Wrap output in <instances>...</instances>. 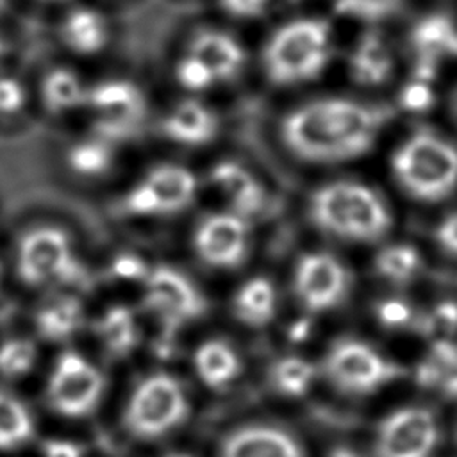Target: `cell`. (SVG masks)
Here are the masks:
<instances>
[{"mask_svg": "<svg viewBox=\"0 0 457 457\" xmlns=\"http://www.w3.org/2000/svg\"><path fill=\"white\" fill-rule=\"evenodd\" d=\"M193 366L202 384L211 389L227 387L241 373V359L225 339L204 341L195 350Z\"/></svg>", "mask_w": 457, "mask_h": 457, "instance_id": "19", "label": "cell"}, {"mask_svg": "<svg viewBox=\"0 0 457 457\" xmlns=\"http://www.w3.org/2000/svg\"><path fill=\"white\" fill-rule=\"evenodd\" d=\"M375 273L393 287L414 284L423 273L421 252L411 243H391L378 250L373 261Z\"/></svg>", "mask_w": 457, "mask_h": 457, "instance_id": "22", "label": "cell"}, {"mask_svg": "<svg viewBox=\"0 0 457 457\" xmlns=\"http://www.w3.org/2000/svg\"><path fill=\"white\" fill-rule=\"evenodd\" d=\"M43 457H82V448L68 439H46L41 446Z\"/></svg>", "mask_w": 457, "mask_h": 457, "instance_id": "38", "label": "cell"}, {"mask_svg": "<svg viewBox=\"0 0 457 457\" xmlns=\"http://www.w3.org/2000/svg\"><path fill=\"white\" fill-rule=\"evenodd\" d=\"M328 457H362L359 452L352 450V448H346V446H339V448H334L330 452Z\"/></svg>", "mask_w": 457, "mask_h": 457, "instance_id": "40", "label": "cell"}, {"mask_svg": "<svg viewBox=\"0 0 457 457\" xmlns=\"http://www.w3.org/2000/svg\"><path fill=\"white\" fill-rule=\"evenodd\" d=\"M248 243L246 218L234 211L205 216L193 234V246L200 261L218 270L237 268L246 259Z\"/></svg>", "mask_w": 457, "mask_h": 457, "instance_id": "12", "label": "cell"}, {"mask_svg": "<svg viewBox=\"0 0 457 457\" xmlns=\"http://www.w3.org/2000/svg\"><path fill=\"white\" fill-rule=\"evenodd\" d=\"M162 130L177 143L196 146L216 136L218 120L204 104L196 100H182L164 118Z\"/></svg>", "mask_w": 457, "mask_h": 457, "instance_id": "17", "label": "cell"}, {"mask_svg": "<svg viewBox=\"0 0 457 457\" xmlns=\"http://www.w3.org/2000/svg\"><path fill=\"white\" fill-rule=\"evenodd\" d=\"M382 109L348 98H321L291 111L282 123L289 150L311 162H337L366 154L382 125Z\"/></svg>", "mask_w": 457, "mask_h": 457, "instance_id": "1", "label": "cell"}, {"mask_svg": "<svg viewBox=\"0 0 457 457\" xmlns=\"http://www.w3.org/2000/svg\"><path fill=\"white\" fill-rule=\"evenodd\" d=\"M0 48H2V45H0Z\"/></svg>", "mask_w": 457, "mask_h": 457, "instance_id": "44", "label": "cell"}, {"mask_svg": "<svg viewBox=\"0 0 457 457\" xmlns=\"http://www.w3.org/2000/svg\"><path fill=\"white\" fill-rule=\"evenodd\" d=\"M196 195L195 175L180 164L150 170L125 196L123 207L136 216L170 214L187 207Z\"/></svg>", "mask_w": 457, "mask_h": 457, "instance_id": "11", "label": "cell"}, {"mask_svg": "<svg viewBox=\"0 0 457 457\" xmlns=\"http://www.w3.org/2000/svg\"><path fill=\"white\" fill-rule=\"evenodd\" d=\"M77 270L70 236L59 227H36L23 234L16 252L18 277L43 286L71 277Z\"/></svg>", "mask_w": 457, "mask_h": 457, "instance_id": "9", "label": "cell"}, {"mask_svg": "<svg viewBox=\"0 0 457 457\" xmlns=\"http://www.w3.org/2000/svg\"><path fill=\"white\" fill-rule=\"evenodd\" d=\"M323 373L350 396H371L396 384L403 366L377 345L361 337H339L325 353Z\"/></svg>", "mask_w": 457, "mask_h": 457, "instance_id": "5", "label": "cell"}, {"mask_svg": "<svg viewBox=\"0 0 457 457\" xmlns=\"http://www.w3.org/2000/svg\"><path fill=\"white\" fill-rule=\"evenodd\" d=\"M189 52L209 66L218 82L237 75L245 62L241 45L220 30H204L196 34Z\"/></svg>", "mask_w": 457, "mask_h": 457, "instance_id": "20", "label": "cell"}, {"mask_svg": "<svg viewBox=\"0 0 457 457\" xmlns=\"http://www.w3.org/2000/svg\"><path fill=\"white\" fill-rule=\"evenodd\" d=\"M211 182L228 200L234 212L248 218L264 205L262 184L241 164L232 161L218 162L211 171Z\"/></svg>", "mask_w": 457, "mask_h": 457, "instance_id": "16", "label": "cell"}, {"mask_svg": "<svg viewBox=\"0 0 457 457\" xmlns=\"http://www.w3.org/2000/svg\"><path fill=\"white\" fill-rule=\"evenodd\" d=\"M443 436L434 407L421 402L400 403L377 421L373 457H437Z\"/></svg>", "mask_w": 457, "mask_h": 457, "instance_id": "7", "label": "cell"}, {"mask_svg": "<svg viewBox=\"0 0 457 457\" xmlns=\"http://www.w3.org/2000/svg\"><path fill=\"white\" fill-rule=\"evenodd\" d=\"M61 36L75 54H96L107 43V25L96 11L79 7L64 18Z\"/></svg>", "mask_w": 457, "mask_h": 457, "instance_id": "24", "label": "cell"}, {"mask_svg": "<svg viewBox=\"0 0 457 457\" xmlns=\"http://www.w3.org/2000/svg\"><path fill=\"white\" fill-rule=\"evenodd\" d=\"M96 334L109 355L125 357L137 343L134 312L125 305L109 307L96 323Z\"/></svg>", "mask_w": 457, "mask_h": 457, "instance_id": "25", "label": "cell"}, {"mask_svg": "<svg viewBox=\"0 0 457 457\" xmlns=\"http://www.w3.org/2000/svg\"><path fill=\"white\" fill-rule=\"evenodd\" d=\"M84 311L79 298L59 295L39 307L36 314L37 332L48 341H62L71 337L82 325Z\"/></svg>", "mask_w": 457, "mask_h": 457, "instance_id": "23", "label": "cell"}, {"mask_svg": "<svg viewBox=\"0 0 457 457\" xmlns=\"http://www.w3.org/2000/svg\"><path fill=\"white\" fill-rule=\"evenodd\" d=\"M421 311L405 296H387L375 305V318L380 327L391 332L420 330Z\"/></svg>", "mask_w": 457, "mask_h": 457, "instance_id": "29", "label": "cell"}, {"mask_svg": "<svg viewBox=\"0 0 457 457\" xmlns=\"http://www.w3.org/2000/svg\"><path fill=\"white\" fill-rule=\"evenodd\" d=\"M391 171L407 196L441 202L457 189V146L439 134L414 132L393 152Z\"/></svg>", "mask_w": 457, "mask_h": 457, "instance_id": "3", "label": "cell"}, {"mask_svg": "<svg viewBox=\"0 0 457 457\" xmlns=\"http://www.w3.org/2000/svg\"><path fill=\"white\" fill-rule=\"evenodd\" d=\"M455 434H457V427H455Z\"/></svg>", "mask_w": 457, "mask_h": 457, "instance_id": "43", "label": "cell"}, {"mask_svg": "<svg viewBox=\"0 0 457 457\" xmlns=\"http://www.w3.org/2000/svg\"><path fill=\"white\" fill-rule=\"evenodd\" d=\"M143 280L148 307L166 323L182 325L204 314L205 300L182 271L171 266H155Z\"/></svg>", "mask_w": 457, "mask_h": 457, "instance_id": "13", "label": "cell"}, {"mask_svg": "<svg viewBox=\"0 0 457 457\" xmlns=\"http://www.w3.org/2000/svg\"><path fill=\"white\" fill-rule=\"evenodd\" d=\"M434 241L445 255L457 259V209L439 220L434 230Z\"/></svg>", "mask_w": 457, "mask_h": 457, "instance_id": "35", "label": "cell"}, {"mask_svg": "<svg viewBox=\"0 0 457 457\" xmlns=\"http://www.w3.org/2000/svg\"><path fill=\"white\" fill-rule=\"evenodd\" d=\"M41 96L50 112H62L86 104L84 86L79 77L66 68H54L46 73L41 86Z\"/></svg>", "mask_w": 457, "mask_h": 457, "instance_id": "27", "label": "cell"}, {"mask_svg": "<svg viewBox=\"0 0 457 457\" xmlns=\"http://www.w3.org/2000/svg\"><path fill=\"white\" fill-rule=\"evenodd\" d=\"M221 7L239 18H253L266 11L270 0H220Z\"/></svg>", "mask_w": 457, "mask_h": 457, "instance_id": "37", "label": "cell"}, {"mask_svg": "<svg viewBox=\"0 0 457 457\" xmlns=\"http://www.w3.org/2000/svg\"><path fill=\"white\" fill-rule=\"evenodd\" d=\"M5 5V0H0V11H2V7Z\"/></svg>", "mask_w": 457, "mask_h": 457, "instance_id": "42", "label": "cell"}, {"mask_svg": "<svg viewBox=\"0 0 457 457\" xmlns=\"http://www.w3.org/2000/svg\"><path fill=\"white\" fill-rule=\"evenodd\" d=\"M309 214L323 232L353 243L378 241L393 225L382 196L353 180H337L316 189L309 202Z\"/></svg>", "mask_w": 457, "mask_h": 457, "instance_id": "2", "label": "cell"}, {"mask_svg": "<svg viewBox=\"0 0 457 457\" xmlns=\"http://www.w3.org/2000/svg\"><path fill=\"white\" fill-rule=\"evenodd\" d=\"M105 389L102 371L77 352H62L46 380L50 409L66 418H84L98 407Z\"/></svg>", "mask_w": 457, "mask_h": 457, "instance_id": "8", "label": "cell"}, {"mask_svg": "<svg viewBox=\"0 0 457 457\" xmlns=\"http://www.w3.org/2000/svg\"><path fill=\"white\" fill-rule=\"evenodd\" d=\"M428 80H430V73L425 68V71L421 70L420 75L412 79L411 84L405 86L402 93V104L405 109L425 111L428 107V104L432 102V91L428 87Z\"/></svg>", "mask_w": 457, "mask_h": 457, "instance_id": "34", "label": "cell"}, {"mask_svg": "<svg viewBox=\"0 0 457 457\" xmlns=\"http://www.w3.org/2000/svg\"><path fill=\"white\" fill-rule=\"evenodd\" d=\"M112 152L100 141H86L71 148L70 166L82 175H98L111 166Z\"/></svg>", "mask_w": 457, "mask_h": 457, "instance_id": "31", "label": "cell"}, {"mask_svg": "<svg viewBox=\"0 0 457 457\" xmlns=\"http://www.w3.org/2000/svg\"><path fill=\"white\" fill-rule=\"evenodd\" d=\"M277 312V291L270 278L252 277L232 296V314L246 327H266Z\"/></svg>", "mask_w": 457, "mask_h": 457, "instance_id": "21", "label": "cell"}, {"mask_svg": "<svg viewBox=\"0 0 457 457\" xmlns=\"http://www.w3.org/2000/svg\"><path fill=\"white\" fill-rule=\"evenodd\" d=\"M402 0H334L339 14L361 21H380L393 14Z\"/></svg>", "mask_w": 457, "mask_h": 457, "instance_id": "32", "label": "cell"}, {"mask_svg": "<svg viewBox=\"0 0 457 457\" xmlns=\"http://www.w3.org/2000/svg\"><path fill=\"white\" fill-rule=\"evenodd\" d=\"M332 54L330 25L298 18L271 34L264 46V70L273 84L291 86L316 79Z\"/></svg>", "mask_w": 457, "mask_h": 457, "instance_id": "4", "label": "cell"}, {"mask_svg": "<svg viewBox=\"0 0 457 457\" xmlns=\"http://www.w3.org/2000/svg\"><path fill=\"white\" fill-rule=\"evenodd\" d=\"M114 270L121 275V277H146L148 270L136 259V257H130V255H123L116 261L114 264Z\"/></svg>", "mask_w": 457, "mask_h": 457, "instance_id": "39", "label": "cell"}, {"mask_svg": "<svg viewBox=\"0 0 457 457\" xmlns=\"http://www.w3.org/2000/svg\"><path fill=\"white\" fill-rule=\"evenodd\" d=\"M293 287L305 311L327 312L346 300L352 277L336 255L328 252H309L295 266Z\"/></svg>", "mask_w": 457, "mask_h": 457, "instance_id": "10", "label": "cell"}, {"mask_svg": "<svg viewBox=\"0 0 457 457\" xmlns=\"http://www.w3.org/2000/svg\"><path fill=\"white\" fill-rule=\"evenodd\" d=\"M220 457H305L300 443L271 425H245L225 436Z\"/></svg>", "mask_w": 457, "mask_h": 457, "instance_id": "14", "label": "cell"}, {"mask_svg": "<svg viewBox=\"0 0 457 457\" xmlns=\"http://www.w3.org/2000/svg\"><path fill=\"white\" fill-rule=\"evenodd\" d=\"M37 357L36 345L25 337H12L0 345V375L18 378L27 375Z\"/></svg>", "mask_w": 457, "mask_h": 457, "instance_id": "30", "label": "cell"}, {"mask_svg": "<svg viewBox=\"0 0 457 457\" xmlns=\"http://www.w3.org/2000/svg\"><path fill=\"white\" fill-rule=\"evenodd\" d=\"M34 434L30 411L16 396L0 391V450H14Z\"/></svg>", "mask_w": 457, "mask_h": 457, "instance_id": "28", "label": "cell"}, {"mask_svg": "<svg viewBox=\"0 0 457 457\" xmlns=\"http://www.w3.org/2000/svg\"><path fill=\"white\" fill-rule=\"evenodd\" d=\"M162 457H189V455L179 453V452H171V453H166V455H162Z\"/></svg>", "mask_w": 457, "mask_h": 457, "instance_id": "41", "label": "cell"}, {"mask_svg": "<svg viewBox=\"0 0 457 457\" xmlns=\"http://www.w3.org/2000/svg\"><path fill=\"white\" fill-rule=\"evenodd\" d=\"M25 102V91L16 79L0 77V112H16Z\"/></svg>", "mask_w": 457, "mask_h": 457, "instance_id": "36", "label": "cell"}, {"mask_svg": "<svg viewBox=\"0 0 457 457\" xmlns=\"http://www.w3.org/2000/svg\"><path fill=\"white\" fill-rule=\"evenodd\" d=\"M316 375L318 370L311 361L298 355H286L271 364L270 384L277 393L296 398L311 389Z\"/></svg>", "mask_w": 457, "mask_h": 457, "instance_id": "26", "label": "cell"}, {"mask_svg": "<svg viewBox=\"0 0 457 457\" xmlns=\"http://www.w3.org/2000/svg\"><path fill=\"white\" fill-rule=\"evenodd\" d=\"M86 104L116 127L137 121L145 111L141 91L129 80H105L86 89Z\"/></svg>", "mask_w": 457, "mask_h": 457, "instance_id": "15", "label": "cell"}, {"mask_svg": "<svg viewBox=\"0 0 457 457\" xmlns=\"http://www.w3.org/2000/svg\"><path fill=\"white\" fill-rule=\"evenodd\" d=\"M395 68V55L378 32L364 34L350 57L352 79L361 86H380L387 82Z\"/></svg>", "mask_w": 457, "mask_h": 457, "instance_id": "18", "label": "cell"}, {"mask_svg": "<svg viewBox=\"0 0 457 457\" xmlns=\"http://www.w3.org/2000/svg\"><path fill=\"white\" fill-rule=\"evenodd\" d=\"M189 414V400L182 384L168 373L143 378L123 409L125 430L141 441H155L179 428Z\"/></svg>", "mask_w": 457, "mask_h": 457, "instance_id": "6", "label": "cell"}, {"mask_svg": "<svg viewBox=\"0 0 457 457\" xmlns=\"http://www.w3.org/2000/svg\"><path fill=\"white\" fill-rule=\"evenodd\" d=\"M175 73L179 84L189 91H204L211 87L214 82H218L209 66L191 52L179 61Z\"/></svg>", "mask_w": 457, "mask_h": 457, "instance_id": "33", "label": "cell"}]
</instances>
